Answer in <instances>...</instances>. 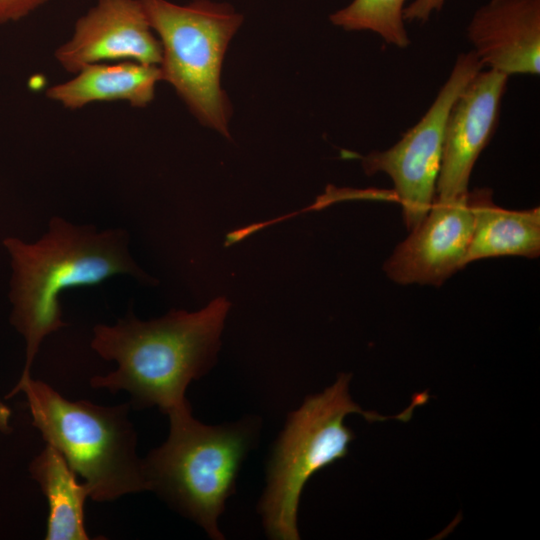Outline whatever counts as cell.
<instances>
[{"label": "cell", "instance_id": "1", "mask_svg": "<svg viewBox=\"0 0 540 540\" xmlns=\"http://www.w3.org/2000/svg\"><path fill=\"white\" fill-rule=\"evenodd\" d=\"M229 307L230 302L218 297L196 312L173 310L150 321L129 313L115 325H96L91 347L118 366L92 377L91 386L124 390L131 396L130 406H156L168 416L191 408L187 387L213 367Z\"/></svg>", "mask_w": 540, "mask_h": 540}, {"label": "cell", "instance_id": "2", "mask_svg": "<svg viewBox=\"0 0 540 540\" xmlns=\"http://www.w3.org/2000/svg\"><path fill=\"white\" fill-rule=\"evenodd\" d=\"M3 244L11 258L10 322L25 340V364L31 366L43 340L66 326L59 296L66 289L94 286L116 274L150 278L128 252L122 229L98 232L94 226L73 225L53 217L46 234L35 243L8 237Z\"/></svg>", "mask_w": 540, "mask_h": 540}, {"label": "cell", "instance_id": "3", "mask_svg": "<svg viewBox=\"0 0 540 540\" xmlns=\"http://www.w3.org/2000/svg\"><path fill=\"white\" fill-rule=\"evenodd\" d=\"M166 441L143 459L149 490L172 509L199 525L214 540L226 501L233 495L240 468L258 440L260 421L207 425L191 408L168 416Z\"/></svg>", "mask_w": 540, "mask_h": 540}, {"label": "cell", "instance_id": "4", "mask_svg": "<svg viewBox=\"0 0 540 540\" xmlns=\"http://www.w3.org/2000/svg\"><path fill=\"white\" fill-rule=\"evenodd\" d=\"M18 393L25 395L32 424L45 442L84 478L90 498L105 502L149 490L129 403L107 407L71 401L31 375L20 376L7 398Z\"/></svg>", "mask_w": 540, "mask_h": 540}, {"label": "cell", "instance_id": "5", "mask_svg": "<svg viewBox=\"0 0 540 540\" xmlns=\"http://www.w3.org/2000/svg\"><path fill=\"white\" fill-rule=\"evenodd\" d=\"M350 374H340L324 391L308 396L291 412L271 451L266 488L259 512L267 536L274 540H298L297 514L300 497L308 480L319 470L344 458L354 434L345 425L350 414L367 421H408L416 406L427 401L425 393L415 395L411 405L395 416L364 411L349 394Z\"/></svg>", "mask_w": 540, "mask_h": 540}, {"label": "cell", "instance_id": "6", "mask_svg": "<svg viewBox=\"0 0 540 540\" xmlns=\"http://www.w3.org/2000/svg\"><path fill=\"white\" fill-rule=\"evenodd\" d=\"M158 37L159 68L201 124L229 138L231 104L220 85L228 44L243 16L226 3L139 0Z\"/></svg>", "mask_w": 540, "mask_h": 540}, {"label": "cell", "instance_id": "7", "mask_svg": "<svg viewBox=\"0 0 540 540\" xmlns=\"http://www.w3.org/2000/svg\"><path fill=\"white\" fill-rule=\"evenodd\" d=\"M481 69L473 51L460 53L423 117L392 147L361 157L367 175L383 172L391 178L409 231L426 217L435 199L444 127L451 105Z\"/></svg>", "mask_w": 540, "mask_h": 540}, {"label": "cell", "instance_id": "8", "mask_svg": "<svg viewBox=\"0 0 540 540\" xmlns=\"http://www.w3.org/2000/svg\"><path fill=\"white\" fill-rule=\"evenodd\" d=\"M507 81L508 76L483 68L455 98L444 127L435 200L451 202L468 194L474 165L498 126Z\"/></svg>", "mask_w": 540, "mask_h": 540}, {"label": "cell", "instance_id": "9", "mask_svg": "<svg viewBox=\"0 0 540 540\" xmlns=\"http://www.w3.org/2000/svg\"><path fill=\"white\" fill-rule=\"evenodd\" d=\"M161 44L139 0H96L54 57L69 73L97 63L161 62Z\"/></svg>", "mask_w": 540, "mask_h": 540}, {"label": "cell", "instance_id": "10", "mask_svg": "<svg viewBox=\"0 0 540 540\" xmlns=\"http://www.w3.org/2000/svg\"><path fill=\"white\" fill-rule=\"evenodd\" d=\"M472 231L468 194L451 202L434 199L426 217L395 248L383 270L398 284L441 286L465 267Z\"/></svg>", "mask_w": 540, "mask_h": 540}, {"label": "cell", "instance_id": "11", "mask_svg": "<svg viewBox=\"0 0 540 540\" xmlns=\"http://www.w3.org/2000/svg\"><path fill=\"white\" fill-rule=\"evenodd\" d=\"M467 39L484 69L540 73V0H489L472 15Z\"/></svg>", "mask_w": 540, "mask_h": 540}, {"label": "cell", "instance_id": "12", "mask_svg": "<svg viewBox=\"0 0 540 540\" xmlns=\"http://www.w3.org/2000/svg\"><path fill=\"white\" fill-rule=\"evenodd\" d=\"M159 81H162V74L158 65L134 61L97 63L80 69L67 81L49 87L46 97L69 110L115 101L144 108L154 99Z\"/></svg>", "mask_w": 540, "mask_h": 540}, {"label": "cell", "instance_id": "13", "mask_svg": "<svg viewBox=\"0 0 540 540\" xmlns=\"http://www.w3.org/2000/svg\"><path fill=\"white\" fill-rule=\"evenodd\" d=\"M473 231L465 266L478 259L499 256L536 258L540 254V208L507 210L496 205L492 191L468 192Z\"/></svg>", "mask_w": 540, "mask_h": 540}, {"label": "cell", "instance_id": "14", "mask_svg": "<svg viewBox=\"0 0 540 540\" xmlns=\"http://www.w3.org/2000/svg\"><path fill=\"white\" fill-rule=\"evenodd\" d=\"M31 477L45 495L49 513L46 540L90 539L84 517L89 488L79 483L76 473L63 455L52 445L45 448L29 464Z\"/></svg>", "mask_w": 540, "mask_h": 540}, {"label": "cell", "instance_id": "15", "mask_svg": "<svg viewBox=\"0 0 540 540\" xmlns=\"http://www.w3.org/2000/svg\"><path fill=\"white\" fill-rule=\"evenodd\" d=\"M406 0H352L333 12L330 22L346 31H371L397 48L410 45L405 27Z\"/></svg>", "mask_w": 540, "mask_h": 540}, {"label": "cell", "instance_id": "16", "mask_svg": "<svg viewBox=\"0 0 540 540\" xmlns=\"http://www.w3.org/2000/svg\"><path fill=\"white\" fill-rule=\"evenodd\" d=\"M48 0H0V24L19 21Z\"/></svg>", "mask_w": 540, "mask_h": 540}, {"label": "cell", "instance_id": "17", "mask_svg": "<svg viewBox=\"0 0 540 540\" xmlns=\"http://www.w3.org/2000/svg\"><path fill=\"white\" fill-rule=\"evenodd\" d=\"M446 0H413L404 8V20L407 22H427L433 13L440 11Z\"/></svg>", "mask_w": 540, "mask_h": 540}, {"label": "cell", "instance_id": "18", "mask_svg": "<svg viewBox=\"0 0 540 540\" xmlns=\"http://www.w3.org/2000/svg\"><path fill=\"white\" fill-rule=\"evenodd\" d=\"M12 411L10 407L0 399V438L2 435L9 434L11 427Z\"/></svg>", "mask_w": 540, "mask_h": 540}]
</instances>
